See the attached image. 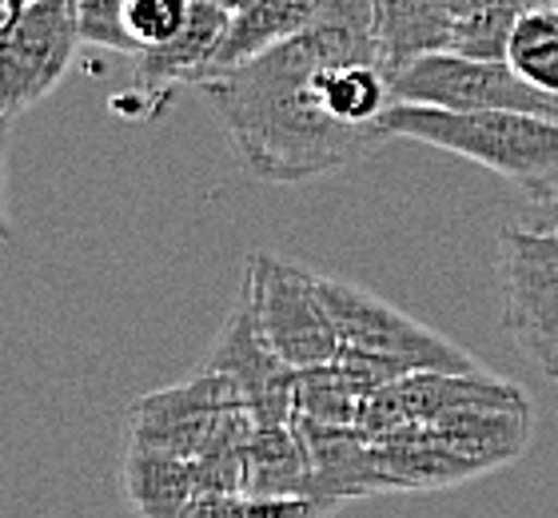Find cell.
<instances>
[{
  "mask_svg": "<svg viewBox=\"0 0 558 518\" xmlns=\"http://www.w3.org/2000/svg\"><path fill=\"white\" fill-rule=\"evenodd\" d=\"M235 156L264 184L339 172L384 144L396 104L375 0H324L303 33L204 84Z\"/></svg>",
  "mask_w": 558,
  "mask_h": 518,
  "instance_id": "obj_1",
  "label": "cell"
},
{
  "mask_svg": "<svg viewBox=\"0 0 558 518\" xmlns=\"http://www.w3.org/2000/svg\"><path fill=\"white\" fill-rule=\"evenodd\" d=\"M387 140H415L454 152L502 176L531 204L558 196V120L531 112H451L396 100L379 120Z\"/></svg>",
  "mask_w": 558,
  "mask_h": 518,
  "instance_id": "obj_2",
  "label": "cell"
},
{
  "mask_svg": "<svg viewBox=\"0 0 558 518\" xmlns=\"http://www.w3.org/2000/svg\"><path fill=\"white\" fill-rule=\"evenodd\" d=\"M327 311L339 335V363L360 371L363 380L384 387L403 375L418 371H447V375H466V371H483L463 347H454L447 335L430 332L415 323L408 311L391 308L379 296L363 288H351L343 279L319 276Z\"/></svg>",
  "mask_w": 558,
  "mask_h": 518,
  "instance_id": "obj_3",
  "label": "cell"
},
{
  "mask_svg": "<svg viewBox=\"0 0 558 518\" xmlns=\"http://www.w3.org/2000/svg\"><path fill=\"white\" fill-rule=\"evenodd\" d=\"M499 291L514 351L558 383V224L502 231Z\"/></svg>",
  "mask_w": 558,
  "mask_h": 518,
  "instance_id": "obj_4",
  "label": "cell"
},
{
  "mask_svg": "<svg viewBox=\"0 0 558 518\" xmlns=\"http://www.w3.org/2000/svg\"><path fill=\"white\" fill-rule=\"evenodd\" d=\"M244 288L256 308L259 332L291 371L336 363L339 335L327 311L319 276L307 267L288 264L279 255H252L244 272Z\"/></svg>",
  "mask_w": 558,
  "mask_h": 518,
  "instance_id": "obj_5",
  "label": "cell"
},
{
  "mask_svg": "<svg viewBox=\"0 0 558 518\" xmlns=\"http://www.w3.org/2000/svg\"><path fill=\"white\" fill-rule=\"evenodd\" d=\"M391 93L403 104L451 112H531L558 120V96L538 93L507 64L463 52H427L391 72Z\"/></svg>",
  "mask_w": 558,
  "mask_h": 518,
  "instance_id": "obj_6",
  "label": "cell"
},
{
  "mask_svg": "<svg viewBox=\"0 0 558 518\" xmlns=\"http://www.w3.org/2000/svg\"><path fill=\"white\" fill-rule=\"evenodd\" d=\"M81 48L76 0H28V9L0 36V120H16L57 93Z\"/></svg>",
  "mask_w": 558,
  "mask_h": 518,
  "instance_id": "obj_7",
  "label": "cell"
},
{
  "mask_svg": "<svg viewBox=\"0 0 558 518\" xmlns=\"http://www.w3.org/2000/svg\"><path fill=\"white\" fill-rule=\"evenodd\" d=\"M204 371H220L235 383L256 426L295 423V371L264 339L247 288H240L235 311L223 323V335L216 339L211 356L204 359Z\"/></svg>",
  "mask_w": 558,
  "mask_h": 518,
  "instance_id": "obj_8",
  "label": "cell"
},
{
  "mask_svg": "<svg viewBox=\"0 0 558 518\" xmlns=\"http://www.w3.org/2000/svg\"><path fill=\"white\" fill-rule=\"evenodd\" d=\"M228 24H232V12L220 9L216 0H196L184 33L132 57V100H117L120 112H129L132 120L136 116L148 120V116H160L175 88H199L208 81Z\"/></svg>",
  "mask_w": 558,
  "mask_h": 518,
  "instance_id": "obj_9",
  "label": "cell"
},
{
  "mask_svg": "<svg viewBox=\"0 0 558 518\" xmlns=\"http://www.w3.org/2000/svg\"><path fill=\"white\" fill-rule=\"evenodd\" d=\"M319 4H324V0H252V4H244L240 12H232V24H228V33H223V40H220V52L211 60L208 81H216L220 72L240 69L247 60H256L259 52L276 48L279 40L303 33V28L312 24L315 12H319ZM204 84H199V88H204Z\"/></svg>",
  "mask_w": 558,
  "mask_h": 518,
  "instance_id": "obj_10",
  "label": "cell"
},
{
  "mask_svg": "<svg viewBox=\"0 0 558 518\" xmlns=\"http://www.w3.org/2000/svg\"><path fill=\"white\" fill-rule=\"evenodd\" d=\"M124 486L140 518H180L187 503L199 495L196 462L132 438L129 459H124Z\"/></svg>",
  "mask_w": 558,
  "mask_h": 518,
  "instance_id": "obj_11",
  "label": "cell"
},
{
  "mask_svg": "<svg viewBox=\"0 0 558 518\" xmlns=\"http://www.w3.org/2000/svg\"><path fill=\"white\" fill-rule=\"evenodd\" d=\"M375 16L391 72L451 45V0H375Z\"/></svg>",
  "mask_w": 558,
  "mask_h": 518,
  "instance_id": "obj_12",
  "label": "cell"
},
{
  "mask_svg": "<svg viewBox=\"0 0 558 518\" xmlns=\"http://www.w3.org/2000/svg\"><path fill=\"white\" fill-rule=\"evenodd\" d=\"M535 4H547V0H451V45H447V52L502 60L511 28Z\"/></svg>",
  "mask_w": 558,
  "mask_h": 518,
  "instance_id": "obj_13",
  "label": "cell"
},
{
  "mask_svg": "<svg viewBox=\"0 0 558 518\" xmlns=\"http://www.w3.org/2000/svg\"><path fill=\"white\" fill-rule=\"evenodd\" d=\"M507 64L538 93L558 96V0L519 16L507 40Z\"/></svg>",
  "mask_w": 558,
  "mask_h": 518,
  "instance_id": "obj_14",
  "label": "cell"
},
{
  "mask_svg": "<svg viewBox=\"0 0 558 518\" xmlns=\"http://www.w3.org/2000/svg\"><path fill=\"white\" fill-rule=\"evenodd\" d=\"M339 503L315 495H216L204 491L180 518H327Z\"/></svg>",
  "mask_w": 558,
  "mask_h": 518,
  "instance_id": "obj_15",
  "label": "cell"
},
{
  "mask_svg": "<svg viewBox=\"0 0 558 518\" xmlns=\"http://www.w3.org/2000/svg\"><path fill=\"white\" fill-rule=\"evenodd\" d=\"M192 4H196V0H129L124 28H129V36H132V48L144 52V48L168 45L172 36L184 33L187 16H192Z\"/></svg>",
  "mask_w": 558,
  "mask_h": 518,
  "instance_id": "obj_16",
  "label": "cell"
},
{
  "mask_svg": "<svg viewBox=\"0 0 558 518\" xmlns=\"http://www.w3.org/2000/svg\"><path fill=\"white\" fill-rule=\"evenodd\" d=\"M124 16H129V0H76V28H81V45L136 57L132 36H129V28H124Z\"/></svg>",
  "mask_w": 558,
  "mask_h": 518,
  "instance_id": "obj_17",
  "label": "cell"
},
{
  "mask_svg": "<svg viewBox=\"0 0 558 518\" xmlns=\"http://www.w3.org/2000/svg\"><path fill=\"white\" fill-rule=\"evenodd\" d=\"M4 184H9V120H0V243H12V224L4 212Z\"/></svg>",
  "mask_w": 558,
  "mask_h": 518,
  "instance_id": "obj_18",
  "label": "cell"
},
{
  "mask_svg": "<svg viewBox=\"0 0 558 518\" xmlns=\"http://www.w3.org/2000/svg\"><path fill=\"white\" fill-rule=\"evenodd\" d=\"M24 9H28V0H0V36L9 33L16 21H21Z\"/></svg>",
  "mask_w": 558,
  "mask_h": 518,
  "instance_id": "obj_19",
  "label": "cell"
},
{
  "mask_svg": "<svg viewBox=\"0 0 558 518\" xmlns=\"http://www.w3.org/2000/svg\"><path fill=\"white\" fill-rule=\"evenodd\" d=\"M535 212H538L535 224H558V196H550L547 204H538Z\"/></svg>",
  "mask_w": 558,
  "mask_h": 518,
  "instance_id": "obj_20",
  "label": "cell"
},
{
  "mask_svg": "<svg viewBox=\"0 0 558 518\" xmlns=\"http://www.w3.org/2000/svg\"><path fill=\"white\" fill-rule=\"evenodd\" d=\"M216 4H220V9H228V12H240L244 4H252V0H216Z\"/></svg>",
  "mask_w": 558,
  "mask_h": 518,
  "instance_id": "obj_21",
  "label": "cell"
}]
</instances>
